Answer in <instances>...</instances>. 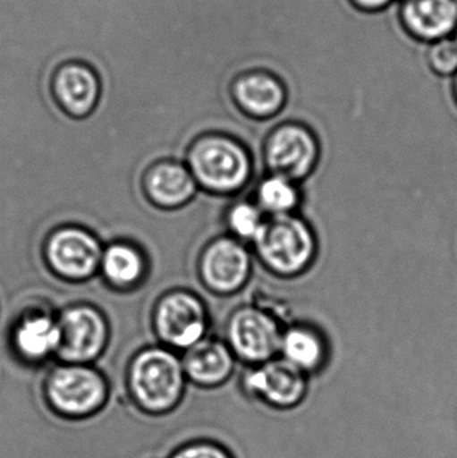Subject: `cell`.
<instances>
[{
	"instance_id": "1",
	"label": "cell",
	"mask_w": 457,
	"mask_h": 458,
	"mask_svg": "<svg viewBox=\"0 0 457 458\" xmlns=\"http://www.w3.org/2000/svg\"><path fill=\"white\" fill-rule=\"evenodd\" d=\"M188 161L198 185L216 195L241 192L254 171L251 155L243 142L225 133L204 134L196 140Z\"/></svg>"
},
{
	"instance_id": "2",
	"label": "cell",
	"mask_w": 457,
	"mask_h": 458,
	"mask_svg": "<svg viewBox=\"0 0 457 458\" xmlns=\"http://www.w3.org/2000/svg\"><path fill=\"white\" fill-rule=\"evenodd\" d=\"M260 263L282 277L303 274L317 255V237L310 225L297 214L271 216L254 242Z\"/></svg>"
},
{
	"instance_id": "3",
	"label": "cell",
	"mask_w": 457,
	"mask_h": 458,
	"mask_svg": "<svg viewBox=\"0 0 457 458\" xmlns=\"http://www.w3.org/2000/svg\"><path fill=\"white\" fill-rule=\"evenodd\" d=\"M185 379L182 360L166 350L142 352L131 368L134 397L140 406L152 413H165L182 401Z\"/></svg>"
},
{
	"instance_id": "4",
	"label": "cell",
	"mask_w": 457,
	"mask_h": 458,
	"mask_svg": "<svg viewBox=\"0 0 457 458\" xmlns=\"http://www.w3.org/2000/svg\"><path fill=\"white\" fill-rule=\"evenodd\" d=\"M319 142L310 125L279 121L263 145V160L271 174L300 182L313 174L319 160Z\"/></svg>"
},
{
	"instance_id": "5",
	"label": "cell",
	"mask_w": 457,
	"mask_h": 458,
	"mask_svg": "<svg viewBox=\"0 0 457 458\" xmlns=\"http://www.w3.org/2000/svg\"><path fill=\"white\" fill-rule=\"evenodd\" d=\"M282 333L281 323L271 312L241 306L228 318L224 341L236 360L254 366L278 357Z\"/></svg>"
},
{
	"instance_id": "6",
	"label": "cell",
	"mask_w": 457,
	"mask_h": 458,
	"mask_svg": "<svg viewBox=\"0 0 457 458\" xmlns=\"http://www.w3.org/2000/svg\"><path fill=\"white\" fill-rule=\"evenodd\" d=\"M241 392L276 411L297 408L306 398L309 377L282 358L249 366L241 378Z\"/></svg>"
},
{
	"instance_id": "7",
	"label": "cell",
	"mask_w": 457,
	"mask_h": 458,
	"mask_svg": "<svg viewBox=\"0 0 457 458\" xmlns=\"http://www.w3.org/2000/svg\"><path fill=\"white\" fill-rule=\"evenodd\" d=\"M252 256L244 242L222 236L209 242L200 258V276L217 295H233L249 282Z\"/></svg>"
},
{
	"instance_id": "8",
	"label": "cell",
	"mask_w": 457,
	"mask_h": 458,
	"mask_svg": "<svg viewBox=\"0 0 457 458\" xmlns=\"http://www.w3.org/2000/svg\"><path fill=\"white\" fill-rule=\"evenodd\" d=\"M47 397L59 413L66 416L91 414L104 403L106 386L104 379L90 369L70 366L51 374Z\"/></svg>"
},
{
	"instance_id": "9",
	"label": "cell",
	"mask_w": 457,
	"mask_h": 458,
	"mask_svg": "<svg viewBox=\"0 0 457 458\" xmlns=\"http://www.w3.org/2000/svg\"><path fill=\"white\" fill-rule=\"evenodd\" d=\"M208 323L206 304L185 291L171 293L158 307V333L164 341L179 349L188 350L203 341Z\"/></svg>"
},
{
	"instance_id": "10",
	"label": "cell",
	"mask_w": 457,
	"mask_h": 458,
	"mask_svg": "<svg viewBox=\"0 0 457 458\" xmlns=\"http://www.w3.org/2000/svg\"><path fill=\"white\" fill-rule=\"evenodd\" d=\"M231 97L241 114L258 123L278 120L287 105L284 82L266 70L239 75L231 86Z\"/></svg>"
},
{
	"instance_id": "11",
	"label": "cell",
	"mask_w": 457,
	"mask_h": 458,
	"mask_svg": "<svg viewBox=\"0 0 457 458\" xmlns=\"http://www.w3.org/2000/svg\"><path fill=\"white\" fill-rule=\"evenodd\" d=\"M51 91L64 112L83 117L96 109L101 96V78L89 62L67 59L54 69Z\"/></svg>"
},
{
	"instance_id": "12",
	"label": "cell",
	"mask_w": 457,
	"mask_h": 458,
	"mask_svg": "<svg viewBox=\"0 0 457 458\" xmlns=\"http://www.w3.org/2000/svg\"><path fill=\"white\" fill-rule=\"evenodd\" d=\"M400 16L416 39L437 42L455 35L457 0H400Z\"/></svg>"
},
{
	"instance_id": "13",
	"label": "cell",
	"mask_w": 457,
	"mask_h": 458,
	"mask_svg": "<svg viewBox=\"0 0 457 458\" xmlns=\"http://www.w3.org/2000/svg\"><path fill=\"white\" fill-rule=\"evenodd\" d=\"M61 344L59 352L61 357L74 362H83L91 360L98 354L106 338L102 318L86 307L70 310L62 318Z\"/></svg>"
},
{
	"instance_id": "14",
	"label": "cell",
	"mask_w": 457,
	"mask_h": 458,
	"mask_svg": "<svg viewBox=\"0 0 457 458\" xmlns=\"http://www.w3.org/2000/svg\"><path fill=\"white\" fill-rule=\"evenodd\" d=\"M236 358L227 342L204 338L185 352L182 360L185 376L201 387H217L233 377Z\"/></svg>"
},
{
	"instance_id": "15",
	"label": "cell",
	"mask_w": 457,
	"mask_h": 458,
	"mask_svg": "<svg viewBox=\"0 0 457 458\" xmlns=\"http://www.w3.org/2000/svg\"><path fill=\"white\" fill-rule=\"evenodd\" d=\"M48 258L56 271L70 277H85L96 269L101 248L80 229H63L51 237Z\"/></svg>"
},
{
	"instance_id": "16",
	"label": "cell",
	"mask_w": 457,
	"mask_h": 458,
	"mask_svg": "<svg viewBox=\"0 0 457 458\" xmlns=\"http://www.w3.org/2000/svg\"><path fill=\"white\" fill-rule=\"evenodd\" d=\"M278 357L309 377L326 363V341L311 326L292 325L284 328Z\"/></svg>"
},
{
	"instance_id": "17",
	"label": "cell",
	"mask_w": 457,
	"mask_h": 458,
	"mask_svg": "<svg viewBox=\"0 0 457 458\" xmlns=\"http://www.w3.org/2000/svg\"><path fill=\"white\" fill-rule=\"evenodd\" d=\"M198 190V182L190 168L177 163L156 166L148 179V191L153 200L164 207H179L187 203Z\"/></svg>"
},
{
	"instance_id": "18",
	"label": "cell",
	"mask_w": 457,
	"mask_h": 458,
	"mask_svg": "<svg viewBox=\"0 0 457 458\" xmlns=\"http://www.w3.org/2000/svg\"><path fill=\"white\" fill-rule=\"evenodd\" d=\"M254 201L268 217L292 215L300 207V191L298 182L268 174L258 184Z\"/></svg>"
},
{
	"instance_id": "19",
	"label": "cell",
	"mask_w": 457,
	"mask_h": 458,
	"mask_svg": "<svg viewBox=\"0 0 457 458\" xmlns=\"http://www.w3.org/2000/svg\"><path fill=\"white\" fill-rule=\"evenodd\" d=\"M16 344L27 357L42 358L61 344V330L53 320L45 317H34L24 320L16 331Z\"/></svg>"
},
{
	"instance_id": "20",
	"label": "cell",
	"mask_w": 457,
	"mask_h": 458,
	"mask_svg": "<svg viewBox=\"0 0 457 458\" xmlns=\"http://www.w3.org/2000/svg\"><path fill=\"white\" fill-rule=\"evenodd\" d=\"M267 217L254 200H238L228 208L225 225L230 231V236L244 244H254L265 227Z\"/></svg>"
},
{
	"instance_id": "21",
	"label": "cell",
	"mask_w": 457,
	"mask_h": 458,
	"mask_svg": "<svg viewBox=\"0 0 457 458\" xmlns=\"http://www.w3.org/2000/svg\"><path fill=\"white\" fill-rule=\"evenodd\" d=\"M105 274L115 284H131L139 279L142 261L133 248L123 244L112 245L102 260Z\"/></svg>"
},
{
	"instance_id": "22",
	"label": "cell",
	"mask_w": 457,
	"mask_h": 458,
	"mask_svg": "<svg viewBox=\"0 0 457 458\" xmlns=\"http://www.w3.org/2000/svg\"><path fill=\"white\" fill-rule=\"evenodd\" d=\"M429 67L439 77L453 80L457 72V40L455 38H445L437 42L429 43L427 54Z\"/></svg>"
},
{
	"instance_id": "23",
	"label": "cell",
	"mask_w": 457,
	"mask_h": 458,
	"mask_svg": "<svg viewBox=\"0 0 457 458\" xmlns=\"http://www.w3.org/2000/svg\"><path fill=\"white\" fill-rule=\"evenodd\" d=\"M171 458H235L222 444L200 440L187 444L174 452Z\"/></svg>"
},
{
	"instance_id": "24",
	"label": "cell",
	"mask_w": 457,
	"mask_h": 458,
	"mask_svg": "<svg viewBox=\"0 0 457 458\" xmlns=\"http://www.w3.org/2000/svg\"><path fill=\"white\" fill-rule=\"evenodd\" d=\"M396 0H351V3L356 7H359L360 10L369 11V13L384 10V8L389 7Z\"/></svg>"
},
{
	"instance_id": "25",
	"label": "cell",
	"mask_w": 457,
	"mask_h": 458,
	"mask_svg": "<svg viewBox=\"0 0 457 458\" xmlns=\"http://www.w3.org/2000/svg\"><path fill=\"white\" fill-rule=\"evenodd\" d=\"M453 98H455V102L457 105V72L455 75H453Z\"/></svg>"
},
{
	"instance_id": "26",
	"label": "cell",
	"mask_w": 457,
	"mask_h": 458,
	"mask_svg": "<svg viewBox=\"0 0 457 458\" xmlns=\"http://www.w3.org/2000/svg\"><path fill=\"white\" fill-rule=\"evenodd\" d=\"M453 38H455V39L457 40V29H456L455 35H453Z\"/></svg>"
}]
</instances>
